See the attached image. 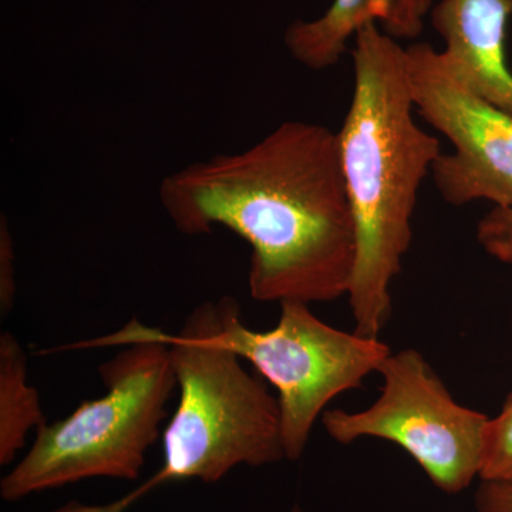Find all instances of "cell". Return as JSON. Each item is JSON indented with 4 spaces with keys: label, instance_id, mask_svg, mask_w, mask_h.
<instances>
[{
    "label": "cell",
    "instance_id": "obj_1",
    "mask_svg": "<svg viewBox=\"0 0 512 512\" xmlns=\"http://www.w3.org/2000/svg\"><path fill=\"white\" fill-rule=\"evenodd\" d=\"M158 198L184 235L224 227L252 249L248 286L258 302H332L348 295L356 231L338 134L285 121L241 153L168 174Z\"/></svg>",
    "mask_w": 512,
    "mask_h": 512
},
{
    "label": "cell",
    "instance_id": "obj_2",
    "mask_svg": "<svg viewBox=\"0 0 512 512\" xmlns=\"http://www.w3.org/2000/svg\"><path fill=\"white\" fill-rule=\"evenodd\" d=\"M352 101L338 134L356 231L348 296L355 332L379 338L392 313V286L412 244L424 178L443 154L414 119L406 47L369 23L353 39Z\"/></svg>",
    "mask_w": 512,
    "mask_h": 512
},
{
    "label": "cell",
    "instance_id": "obj_3",
    "mask_svg": "<svg viewBox=\"0 0 512 512\" xmlns=\"http://www.w3.org/2000/svg\"><path fill=\"white\" fill-rule=\"evenodd\" d=\"M170 346L180 402L164 430V464L134 493L79 512H123L170 481L215 483L241 464L261 467L285 458L278 399L264 377L251 375L225 345L218 302L197 306L178 335L148 328Z\"/></svg>",
    "mask_w": 512,
    "mask_h": 512
},
{
    "label": "cell",
    "instance_id": "obj_4",
    "mask_svg": "<svg viewBox=\"0 0 512 512\" xmlns=\"http://www.w3.org/2000/svg\"><path fill=\"white\" fill-rule=\"evenodd\" d=\"M123 345V352L99 367L104 396L84 400L66 419L36 431L29 453L0 483L6 501L87 478L140 476L177 386L170 346L133 319L113 335L72 348Z\"/></svg>",
    "mask_w": 512,
    "mask_h": 512
},
{
    "label": "cell",
    "instance_id": "obj_5",
    "mask_svg": "<svg viewBox=\"0 0 512 512\" xmlns=\"http://www.w3.org/2000/svg\"><path fill=\"white\" fill-rule=\"evenodd\" d=\"M225 345L278 392L285 458L298 460L320 414L339 394L362 389L390 355L379 338L343 332L301 302H282L275 328L259 332L241 320L237 299H218Z\"/></svg>",
    "mask_w": 512,
    "mask_h": 512
},
{
    "label": "cell",
    "instance_id": "obj_6",
    "mask_svg": "<svg viewBox=\"0 0 512 512\" xmlns=\"http://www.w3.org/2000/svg\"><path fill=\"white\" fill-rule=\"evenodd\" d=\"M377 373L382 393L372 406L322 414L329 436L345 446L365 437L392 441L444 493L467 490L480 477L490 419L458 404L419 350L390 353Z\"/></svg>",
    "mask_w": 512,
    "mask_h": 512
},
{
    "label": "cell",
    "instance_id": "obj_7",
    "mask_svg": "<svg viewBox=\"0 0 512 512\" xmlns=\"http://www.w3.org/2000/svg\"><path fill=\"white\" fill-rule=\"evenodd\" d=\"M414 109L453 144L433 165L434 185L454 207H512V113L478 96L429 43L406 47Z\"/></svg>",
    "mask_w": 512,
    "mask_h": 512
},
{
    "label": "cell",
    "instance_id": "obj_8",
    "mask_svg": "<svg viewBox=\"0 0 512 512\" xmlns=\"http://www.w3.org/2000/svg\"><path fill=\"white\" fill-rule=\"evenodd\" d=\"M512 0H439L431 22L444 42L441 50L468 89L512 113V72L507 62V29Z\"/></svg>",
    "mask_w": 512,
    "mask_h": 512
},
{
    "label": "cell",
    "instance_id": "obj_9",
    "mask_svg": "<svg viewBox=\"0 0 512 512\" xmlns=\"http://www.w3.org/2000/svg\"><path fill=\"white\" fill-rule=\"evenodd\" d=\"M433 6V0H333L320 18L293 22L285 45L296 62L322 72L340 62L349 40L369 23L399 42L416 39Z\"/></svg>",
    "mask_w": 512,
    "mask_h": 512
},
{
    "label": "cell",
    "instance_id": "obj_10",
    "mask_svg": "<svg viewBox=\"0 0 512 512\" xmlns=\"http://www.w3.org/2000/svg\"><path fill=\"white\" fill-rule=\"evenodd\" d=\"M47 423L39 392L28 382V362L15 336L0 335V464L15 458L29 431Z\"/></svg>",
    "mask_w": 512,
    "mask_h": 512
},
{
    "label": "cell",
    "instance_id": "obj_11",
    "mask_svg": "<svg viewBox=\"0 0 512 512\" xmlns=\"http://www.w3.org/2000/svg\"><path fill=\"white\" fill-rule=\"evenodd\" d=\"M480 478L488 483L512 484V393L501 413L488 421Z\"/></svg>",
    "mask_w": 512,
    "mask_h": 512
},
{
    "label": "cell",
    "instance_id": "obj_12",
    "mask_svg": "<svg viewBox=\"0 0 512 512\" xmlns=\"http://www.w3.org/2000/svg\"><path fill=\"white\" fill-rule=\"evenodd\" d=\"M477 241L484 251L512 265V207H494L477 225Z\"/></svg>",
    "mask_w": 512,
    "mask_h": 512
},
{
    "label": "cell",
    "instance_id": "obj_13",
    "mask_svg": "<svg viewBox=\"0 0 512 512\" xmlns=\"http://www.w3.org/2000/svg\"><path fill=\"white\" fill-rule=\"evenodd\" d=\"M16 296L15 252L8 218H0V313L2 318L13 309Z\"/></svg>",
    "mask_w": 512,
    "mask_h": 512
},
{
    "label": "cell",
    "instance_id": "obj_14",
    "mask_svg": "<svg viewBox=\"0 0 512 512\" xmlns=\"http://www.w3.org/2000/svg\"><path fill=\"white\" fill-rule=\"evenodd\" d=\"M478 512H512V484L483 481L476 494Z\"/></svg>",
    "mask_w": 512,
    "mask_h": 512
},
{
    "label": "cell",
    "instance_id": "obj_15",
    "mask_svg": "<svg viewBox=\"0 0 512 512\" xmlns=\"http://www.w3.org/2000/svg\"><path fill=\"white\" fill-rule=\"evenodd\" d=\"M291 512H303V511L301 510V508L295 507V508H293V510Z\"/></svg>",
    "mask_w": 512,
    "mask_h": 512
}]
</instances>
